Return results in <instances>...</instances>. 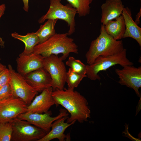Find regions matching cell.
<instances>
[{
    "instance_id": "obj_24",
    "label": "cell",
    "mask_w": 141,
    "mask_h": 141,
    "mask_svg": "<svg viewBox=\"0 0 141 141\" xmlns=\"http://www.w3.org/2000/svg\"><path fill=\"white\" fill-rule=\"evenodd\" d=\"M12 132L10 121L0 123V141H11Z\"/></svg>"
},
{
    "instance_id": "obj_17",
    "label": "cell",
    "mask_w": 141,
    "mask_h": 141,
    "mask_svg": "<svg viewBox=\"0 0 141 141\" xmlns=\"http://www.w3.org/2000/svg\"><path fill=\"white\" fill-rule=\"evenodd\" d=\"M124 19L125 29L123 38L130 37L134 39L141 46V28L133 20L131 11L124 7L122 14Z\"/></svg>"
},
{
    "instance_id": "obj_11",
    "label": "cell",
    "mask_w": 141,
    "mask_h": 141,
    "mask_svg": "<svg viewBox=\"0 0 141 141\" xmlns=\"http://www.w3.org/2000/svg\"><path fill=\"white\" fill-rule=\"evenodd\" d=\"M115 71L120 79L118 83L133 89L140 98L139 90L141 87V67L137 68L133 65H127L122 69H116Z\"/></svg>"
},
{
    "instance_id": "obj_26",
    "label": "cell",
    "mask_w": 141,
    "mask_h": 141,
    "mask_svg": "<svg viewBox=\"0 0 141 141\" xmlns=\"http://www.w3.org/2000/svg\"><path fill=\"white\" fill-rule=\"evenodd\" d=\"M12 95V91L9 83L0 88V100Z\"/></svg>"
},
{
    "instance_id": "obj_14",
    "label": "cell",
    "mask_w": 141,
    "mask_h": 141,
    "mask_svg": "<svg viewBox=\"0 0 141 141\" xmlns=\"http://www.w3.org/2000/svg\"><path fill=\"white\" fill-rule=\"evenodd\" d=\"M24 77L26 81L38 92L52 86L51 77L43 67L28 73Z\"/></svg>"
},
{
    "instance_id": "obj_29",
    "label": "cell",
    "mask_w": 141,
    "mask_h": 141,
    "mask_svg": "<svg viewBox=\"0 0 141 141\" xmlns=\"http://www.w3.org/2000/svg\"><path fill=\"white\" fill-rule=\"evenodd\" d=\"M141 16V7L139 12L137 13L136 16L135 22L137 25L140 23V18Z\"/></svg>"
},
{
    "instance_id": "obj_10",
    "label": "cell",
    "mask_w": 141,
    "mask_h": 141,
    "mask_svg": "<svg viewBox=\"0 0 141 141\" xmlns=\"http://www.w3.org/2000/svg\"><path fill=\"white\" fill-rule=\"evenodd\" d=\"M59 113L55 117H51L52 112L48 111L43 114L26 112L17 116L21 119L26 120L32 124L44 131L47 133L50 130L51 125L55 120L63 117L68 116L65 109L61 108Z\"/></svg>"
},
{
    "instance_id": "obj_20",
    "label": "cell",
    "mask_w": 141,
    "mask_h": 141,
    "mask_svg": "<svg viewBox=\"0 0 141 141\" xmlns=\"http://www.w3.org/2000/svg\"><path fill=\"white\" fill-rule=\"evenodd\" d=\"M47 20L36 32L39 39V44L45 42L56 33L55 27L58 19Z\"/></svg>"
},
{
    "instance_id": "obj_5",
    "label": "cell",
    "mask_w": 141,
    "mask_h": 141,
    "mask_svg": "<svg viewBox=\"0 0 141 141\" xmlns=\"http://www.w3.org/2000/svg\"><path fill=\"white\" fill-rule=\"evenodd\" d=\"M49 9L44 15L38 20L39 23H42L46 20L60 19L63 20L69 27L67 32L68 36L71 35L75 32V17L77 13L76 9L69 4L64 5L60 0H50Z\"/></svg>"
},
{
    "instance_id": "obj_23",
    "label": "cell",
    "mask_w": 141,
    "mask_h": 141,
    "mask_svg": "<svg viewBox=\"0 0 141 141\" xmlns=\"http://www.w3.org/2000/svg\"><path fill=\"white\" fill-rule=\"evenodd\" d=\"M66 64L78 73L86 75V65L84 64L80 60L76 59L73 57L70 56L66 62Z\"/></svg>"
},
{
    "instance_id": "obj_28",
    "label": "cell",
    "mask_w": 141,
    "mask_h": 141,
    "mask_svg": "<svg viewBox=\"0 0 141 141\" xmlns=\"http://www.w3.org/2000/svg\"><path fill=\"white\" fill-rule=\"evenodd\" d=\"M24 4L23 9L26 12L29 10V0H22Z\"/></svg>"
},
{
    "instance_id": "obj_6",
    "label": "cell",
    "mask_w": 141,
    "mask_h": 141,
    "mask_svg": "<svg viewBox=\"0 0 141 141\" xmlns=\"http://www.w3.org/2000/svg\"><path fill=\"white\" fill-rule=\"evenodd\" d=\"M10 122L13 128L11 141H38L47 134L41 129L17 117Z\"/></svg>"
},
{
    "instance_id": "obj_8",
    "label": "cell",
    "mask_w": 141,
    "mask_h": 141,
    "mask_svg": "<svg viewBox=\"0 0 141 141\" xmlns=\"http://www.w3.org/2000/svg\"><path fill=\"white\" fill-rule=\"evenodd\" d=\"M10 75L9 83L13 95L22 99L27 105H29L38 92L26 81L24 77L13 68L9 64L8 66Z\"/></svg>"
},
{
    "instance_id": "obj_1",
    "label": "cell",
    "mask_w": 141,
    "mask_h": 141,
    "mask_svg": "<svg viewBox=\"0 0 141 141\" xmlns=\"http://www.w3.org/2000/svg\"><path fill=\"white\" fill-rule=\"evenodd\" d=\"M52 96L55 105H60L70 114L67 122L70 123L77 121L80 123L88 121L90 117L91 111L86 98L74 89L64 88L53 91Z\"/></svg>"
},
{
    "instance_id": "obj_21",
    "label": "cell",
    "mask_w": 141,
    "mask_h": 141,
    "mask_svg": "<svg viewBox=\"0 0 141 141\" xmlns=\"http://www.w3.org/2000/svg\"><path fill=\"white\" fill-rule=\"evenodd\" d=\"M75 8L79 17L85 16L90 12V4L94 0H66Z\"/></svg>"
},
{
    "instance_id": "obj_2",
    "label": "cell",
    "mask_w": 141,
    "mask_h": 141,
    "mask_svg": "<svg viewBox=\"0 0 141 141\" xmlns=\"http://www.w3.org/2000/svg\"><path fill=\"white\" fill-rule=\"evenodd\" d=\"M68 33H57L49 38L45 42L36 45L33 52L40 54L44 58L51 55H63L61 58L65 60L70 53H78V46L72 38L68 37Z\"/></svg>"
},
{
    "instance_id": "obj_27",
    "label": "cell",
    "mask_w": 141,
    "mask_h": 141,
    "mask_svg": "<svg viewBox=\"0 0 141 141\" xmlns=\"http://www.w3.org/2000/svg\"><path fill=\"white\" fill-rule=\"evenodd\" d=\"M6 9V6L5 4H3L0 5V19L4 14ZM0 46L4 47V42L0 36Z\"/></svg>"
},
{
    "instance_id": "obj_22",
    "label": "cell",
    "mask_w": 141,
    "mask_h": 141,
    "mask_svg": "<svg viewBox=\"0 0 141 141\" xmlns=\"http://www.w3.org/2000/svg\"><path fill=\"white\" fill-rule=\"evenodd\" d=\"M86 77V75L78 73L70 68L67 72L66 77L68 88L74 89L78 87L83 79Z\"/></svg>"
},
{
    "instance_id": "obj_7",
    "label": "cell",
    "mask_w": 141,
    "mask_h": 141,
    "mask_svg": "<svg viewBox=\"0 0 141 141\" xmlns=\"http://www.w3.org/2000/svg\"><path fill=\"white\" fill-rule=\"evenodd\" d=\"M43 67L50 74L53 91L63 90L66 83L67 71L63 60L57 55H51L44 58Z\"/></svg>"
},
{
    "instance_id": "obj_4",
    "label": "cell",
    "mask_w": 141,
    "mask_h": 141,
    "mask_svg": "<svg viewBox=\"0 0 141 141\" xmlns=\"http://www.w3.org/2000/svg\"><path fill=\"white\" fill-rule=\"evenodd\" d=\"M126 49L115 54L107 56H100L90 65L87 64L86 75L92 80H100L101 77L98 73L100 71L105 70L110 67L116 64L122 67L127 65H133V63L126 56Z\"/></svg>"
},
{
    "instance_id": "obj_31",
    "label": "cell",
    "mask_w": 141,
    "mask_h": 141,
    "mask_svg": "<svg viewBox=\"0 0 141 141\" xmlns=\"http://www.w3.org/2000/svg\"><path fill=\"white\" fill-rule=\"evenodd\" d=\"M140 1H141V0H140Z\"/></svg>"
},
{
    "instance_id": "obj_18",
    "label": "cell",
    "mask_w": 141,
    "mask_h": 141,
    "mask_svg": "<svg viewBox=\"0 0 141 141\" xmlns=\"http://www.w3.org/2000/svg\"><path fill=\"white\" fill-rule=\"evenodd\" d=\"M115 20L108 22L104 25L106 32L114 39L119 40L122 38L125 33V26L122 15L115 19Z\"/></svg>"
},
{
    "instance_id": "obj_16",
    "label": "cell",
    "mask_w": 141,
    "mask_h": 141,
    "mask_svg": "<svg viewBox=\"0 0 141 141\" xmlns=\"http://www.w3.org/2000/svg\"><path fill=\"white\" fill-rule=\"evenodd\" d=\"M124 8L121 0H106L101 6L102 24L104 25L121 15Z\"/></svg>"
},
{
    "instance_id": "obj_12",
    "label": "cell",
    "mask_w": 141,
    "mask_h": 141,
    "mask_svg": "<svg viewBox=\"0 0 141 141\" xmlns=\"http://www.w3.org/2000/svg\"><path fill=\"white\" fill-rule=\"evenodd\" d=\"M44 58L40 55L33 52L29 54L22 52L16 60L17 72L24 77L31 72L43 67Z\"/></svg>"
},
{
    "instance_id": "obj_19",
    "label": "cell",
    "mask_w": 141,
    "mask_h": 141,
    "mask_svg": "<svg viewBox=\"0 0 141 141\" xmlns=\"http://www.w3.org/2000/svg\"><path fill=\"white\" fill-rule=\"evenodd\" d=\"M11 37L23 42L25 44L24 50L22 52L25 54H29L33 52L34 47L39 44V39L35 32L28 33L25 35H22L16 32L11 34Z\"/></svg>"
},
{
    "instance_id": "obj_15",
    "label": "cell",
    "mask_w": 141,
    "mask_h": 141,
    "mask_svg": "<svg viewBox=\"0 0 141 141\" xmlns=\"http://www.w3.org/2000/svg\"><path fill=\"white\" fill-rule=\"evenodd\" d=\"M69 117L68 116H66L55 120L51 125V129L38 141H50L55 139H57L59 141H70V134H65L64 132L68 127L73 124L76 121L69 123L65 122Z\"/></svg>"
},
{
    "instance_id": "obj_13",
    "label": "cell",
    "mask_w": 141,
    "mask_h": 141,
    "mask_svg": "<svg viewBox=\"0 0 141 141\" xmlns=\"http://www.w3.org/2000/svg\"><path fill=\"white\" fill-rule=\"evenodd\" d=\"M53 91L52 87L43 90L27 106L26 112L43 114L48 112L51 107L55 104L52 96Z\"/></svg>"
},
{
    "instance_id": "obj_30",
    "label": "cell",
    "mask_w": 141,
    "mask_h": 141,
    "mask_svg": "<svg viewBox=\"0 0 141 141\" xmlns=\"http://www.w3.org/2000/svg\"><path fill=\"white\" fill-rule=\"evenodd\" d=\"M6 68L5 66L0 63V73Z\"/></svg>"
},
{
    "instance_id": "obj_9",
    "label": "cell",
    "mask_w": 141,
    "mask_h": 141,
    "mask_svg": "<svg viewBox=\"0 0 141 141\" xmlns=\"http://www.w3.org/2000/svg\"><path fill=\"white\" fill-rule=\"evenodd\" d=\"M27 105L21 99L13 95L0 100V123L10 122L26 112Z\"/></svg>"
},
{
    "instance_id": "obj_25",
    "label": "cell",
    "mask_w": 141,
    "mask_h": 141,
    "mask_svg": "<svg viewBox=\"0 0 141 141\" xmlns=\"http://www.w3.org/2000/svg\"><path fill=\"white\" fill-rule=\"evenodd\" d=\"M10 78L9 71L6 68L0 73V88L9 83Z\"/></svg>"
},
{
    "instance_id": "obj_3",
    "label": "cell",
    "mask_w": 141,
    "mask_h": 141,
    "mask_svg": "<svg viewBox=\"0 0 141 141\" xmlns=\"http://www.w3.org/2000/svg\"><path fill=\"white\" fill-rule=\"evenodd\" d=\"M124 49L122 40H116L105 32L104 25L101 24L100 34L95 39L92 41L85 56L87 64H92L100 56L113 55Z\"/></svg>"
},
{
    "instance_id": "obj_32",
    "label": "cell",
    "mask_w": 141,
    "mask_h": 141,
    "mask_svg": "<svg viewBox=\"0 0 141 141\" xmlns=\"http://www.w3.org/2000/svg\"></svg>"
}]
</instances>
